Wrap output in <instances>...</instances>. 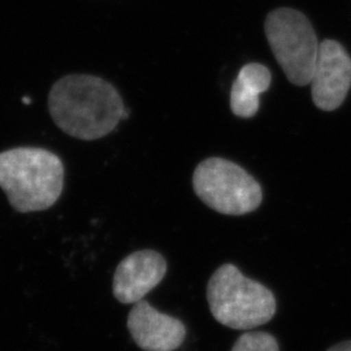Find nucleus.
I'll return each instance as SVG.
<instances>
[{
	"label": "nucleus",
	"mask_w": 351,
	"mask_h": 351,
	"mask_svg": "<svg viewBox=\"0 0 351 351\" xmlns=\"http://www.w3.org/2000/svg\"><path fill=\"white\" fill-rule=\"evenodd\" d=\"M49 110L64 133L82 141L103 138L129 114L110 82L88 75L59 80L51 88Z\"/></svg>",
	"instance_id": "1"
},
{
	"label": "nucleus",
	"mask_w": 351,
	"mask_h": 351,
	"mask_svg": "<svg viewBox=\"0 0 351 351\" xmlns=\"http://www.w3.org/2000/svg\"><path fill=\"white\" fill-rule=\"evenodd\" d=\"M165 274L167 262L162 254L136 251L117 265L113 276V295L124 304H136L162 282Z\"/></svg>",
	"instance_id": "8"
},
{
	"label": "nucleus",
	"mask_w": 351,
	"mask_h": 351,
	"mask_svg": "<svg viewBox=\"0 0 351 351\" xmlns=\"http://www.w3.org/2000/svg\"><path fill=\"white\" fill-rule=\"evenodd\" d=\"M207 301L220 324L237 330L263 326L276 314L272 291L243 276L233 264H224L213 272L207 287Z\"/></svg>",
	"instance_id": "3"
},
{
	"label": "nucleus",
	"mask_w": 351,
	"mask_h": 351,
	"mask_svg": "<svg viewBox=\"0 0 351 351\" xmlns=\"http://www.w3.org/2000/svg\"><path fill=\"white\" fill-rule=\"evenodd\" d=\"M265 36L277 63L295 86L311 84L320 42L311 23L293 8H277L264 23Z\"/></svg>",
	"instance_id": "4"
},
{
	"label": "nucleus",
	"mask_w": 351,
	"mask_h": 351,
	"mask_svg": "<svg viewBox=\"0 0 351 351\" xmlns=\"http://www.w3.org/2000/svg\"><path fill=\"white\" fill-rule=\"evenodd\" d=\"M193 186L206 206L223 215L254 213L263 199L259 182L239 164L221 158H208L198 164Z\"/></svg>",
	"instance_id": "5"
},
{
	"label": "nucleus",
	"mask_w": 351,
	"mask_h": 351,
	"mask_svg": "<svg viewBox=\"0 0 351 351\" xmlns=\"http://www.w3.org/2000/svg\"><path fill=\"white\" fill-rule=\"evenodd\" d=\"M326 351H351V341H342L333 346H330Z\"/></svg>",
	"instance_id": "11"
},
{
	"label": "nucleus",
	"mask_w": 351,
	"mask_h": 351,
	"mask_svg": "<svg viewBox=\"0 0 351 351\" xmlns=\"http://www.w3.org/2000/svg\"><path fill=\"white\" fill-rule=\"evenodd\" d=\"M128 329L143 351H175L186 337V328L181 320L158 311L145 301L137 302L130 310Z\"/></svg>",
	"instance_id": "7"
},
{
	"label": "nucleus",
	"mask_w": 351,
	"mask_h": 351,
	"mask_svg": "<svg viewBox=\"0 0 351 351\" xmlns=\"http://www.w3.org/2000/svg\"><path fill=\"white\" fill-rule=\"evenodd\" d=\"M310 85L319 110L332 112L342 106L351 88V58L341 43L332 39L320 42Z\"/></svg>",
	"instance_id": "6"
},
{
	"label": "nucleus",
	"mask_w": 351,
	"mask_h": 351,
	"mask_svg": "<svg viewBox=\"0 0 351 351\" xmlns=\"http://www.w3.org/2000/svg\"><path fill=\"white\" fill-rule=\"evenodd\" d=\"M232 351H280L276 339L267 332H249L239 337Z\"/></svg>",
	"instance_id": "10"
},
{
	"label": "nucleus",
	"mask_w": 351,
	"mask_h": 351,
	"mask_svg": "<svg viewBox=\"0 0 351 351\" xmlns=\"http://www.w3.org/2000/svg\"><path fill=\"white\" fill-rule=\"evenodd\" d=\"M272 75L262 64L245 65L232 86L230 108L239 117L250 119L259 111V97L271 86Z\"/></svg>",
	"instance_id": "9"
},
{
	"label": "nucleus",
	"mask_w": 351,
	"mask_h": 351,
	"mask_svg": "<svg viewBox=\"0 0 351 351\" xmlns=\"http://www.w3.org/2000/svg\"><path fill=\"white\" fill-rule=\"evenodd\" d=\"M64 165L45 149L17 147L0 154V188L17 213L45 211L62 195Z\"/></svg>",
	"instance_id": "2"
}]
</instances>
